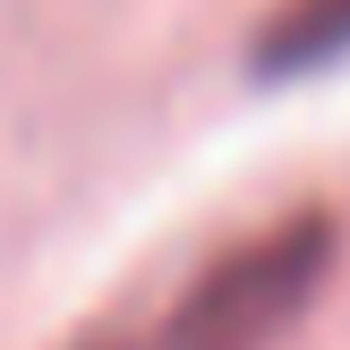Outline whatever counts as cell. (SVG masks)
<instances>
[{
  "mask_svg": "<svg viewBox=\"0 0 350 350\" xmlns=\"http://www.w3.org/2000/svg\"><path fill=\"white\" fill-rule=\"evenodd\" d=\"M325 273H334V222L325 214H291L273 231L222 248L163 308L154 342H137V350H273L317 308Z\"/></svg>",
  "mask_w": 350,
  "mask_h": 350,
  "instance_id": "cell-1",
  "label": "cell"
},
{
  "mask_svg": "<svg viewBox=\"0 0 350 350\" xmlns=\"http://www.w3.org/2000/svg\"><path fill=\"white\" fill-rule=\"evenodd\" d=\"M350 51V0H282L256 34V77H308Z\"/></svg>",
  "mask_w": 350,
  "mask_h": 350,
  "instance_id": "cell-2",
  "label": "cell"
},
{
  "mask_svg": "<svg viewBox=\"0 0 350 350\" xmlns=\"http://www.w3.org/2000/svg\"><path fill=\"white\" fill-rule=\"evenodd\" d=\"M85 350H129V342H85Z\"/></svg>",
  "mask_w": 350,
  "mask_h": 350,
  "instance_id": "cell-3",
  "label": "cell"
}]
</instances>
